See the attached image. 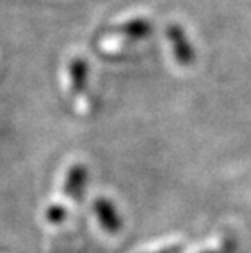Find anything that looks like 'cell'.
Masks as SVG:
<instances>
[{
    "label": "cell",
    "instance_id": "6da1fadb",
    "mask_svg": "<svg viewBox=\"0 0 251 253\" xmlns=\"http://www.w3.org/2000/svg\"><path fill=\"white\" fill-rule=\"evenodd\" d=\"M167 36H168L170 42H172L176 62H178L179 66H184V67L191 66L196 59V52L193 49V46H191V42L188 40V36H186L184 30L181 28L179 25H170L168 30H167Z\"/></svg>",
    "mask_w": 251,
    "mask_h": 253
},
{
    "label": "cell",
    "instance_id": "7a4b0ae2",
    "mask_svg": "<svg viewBox=\"0 0 251 253\" xmlns=\"http://www.w3.org/2000/svg\"><path fill=\"white\" fill-rule=\"evenodd\" d=\"M93 209L100 220V224L103 225V229L106 232H109V234L119 232L122 227V220L113 201H109V199H106V198H98V199H95Z\"/></svg>",
    "mask_w": 251,
    "mask_h": 253
},
{
    "label": "cell",
    "instance_id": "3957f363",
    "mask_svg": "<svg viewBox=\"0 0 251 253\" xmlns=\"http://www.w3.org/2000/svg\"><path fill=\"white\" fill-rule=\"evenodd\" d=\"M88 180V170L83 164H75L71 167L66 178V185H64V193L67 198L73 199V201H80L83 196L85 185Z\"/></svg>",
    "mask_w": 251,
    "mask_h": 253
},
{
    "label": "cell",
    "instance_id": "277c9868",
    "mask_svg": "<svg viewBox=\"0 0 251 253\" xmlns=\"http://www.w3.org/2000/svg\"><path fill=\"white\" fill-rule=\"evenodd\" d=\"M69 77H71V87L75 95H82L87 88L88 82V64L83 57H73L69 66Z\"/></svg>",
    "mask_w": 251,
    "mask_h": 253
},
{
    "label": "cell",
    "instance_id": "5b68a950",
    "mask_svg": "<svg viewBox=\"0 0 251 253\" xmlns=\"http://www.w3.org/2000/svg\"><path fill=\"white\" fill-rule=\"evenodd\" d=\"M116 33L124 38H131V40H142L152 33V23L145 18H136L117 26Z\"/></svg>",
    "mask_w": 251,
    "mask_h": 253
},
{
    "label": "cell",
    "instance_id": "8992f818",
    "mask_svg": "<svg viewBox=\"0 0 251 253\" xmlns=\"http://www.w3.org/2000/svg\"><path fill=\"white\" fill-rule=\"evenodd\" d=\"M67 217V209L62 204H52L46 209V220L51 224H61Z\"/></svg>",
    "mask_w": 251,
    "mask_h": 253
},
{
    "label": "cell",
    "instance_id": "52a82bcc",
    "mask_svg": "<svg viewBox=\"0 0 251 253\" xmlns=\"http://www.w3.org/2000/svg\"><path fill=\"white\" fill-rule=\"evenodd\" d=\"M235 249H237V244H235L233 239H228L223 242V245L220 247V249L217 250H207V252H202V253H233Z\"/></svg>",
    "mask_w": 251,
    "mask_h": 253
},
{
    "label": "cell",
    "instance_id": "ba28073f",
    "mask_svg": "<svg viewBox=\"0 0 251 253\" xmlns=\"http://www.w3.org/2000/svg\"><path fill=\"white\" fill-rule=\"evenodd\" d=\"M152 253H183V247L172 245V247H167V249H162V250H157V252H152Z\"/></svg>",
    "mask_w": 251,
    "mask_h": 253
}]
</instances>
